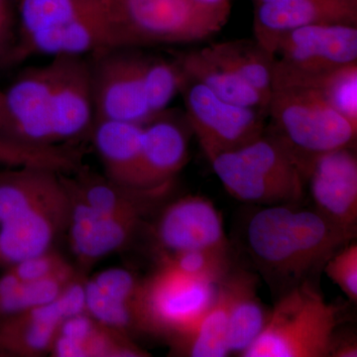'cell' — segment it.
Returning a JSON list of instances; mask_svg holds the SVG:
<instances>
[{
  "label": "cell",
  "mask_w": 357,
  "mask_h": 357,
  "mask_svg": "<svg viewBox=\"0 0 357 357\" xmlns=\"http://www.w3.org/2000/svg\"><path fill=\"white\" fill-rule=\"evenodd\" d=\"M354 238L312 208L283 204L256 206L246 220L244 246L277 300L318 281L326 262Z\"/></svg>",
  "instance_id": "6da1fadb"
},
{
  "label": "cell",
  "mask_w": 357,
  "mask_h": 357,
  "mask_svg": "<svg viewBox=\"0 0 357 357\" xmlns=\"http://www.w3.org/2000/svg\"><path fill=\"white\" fill-rule=\"evenodd\" d=\"M227 192L255 206L299 204L307 196L304 169L280 140L265 130L243 146L210 161Z\"/></svg>",
  "instance_id": "7a4b0ae2"
},
{
  "label": "cell",
  "mask_w": 357,
  "mask_h": 357,
  "mask_svg": "<svg viewBox=\"0 0 357 357\" xmlns=\"http://www.w3.org/2000/svg\"><path fill=\"white\" fill-rule=\"evenodd\" d=\"M342 307L328 303L318 281L279 297L267 325L243 357H330Z\"/></svg>",
  "instance_id": "3957f363"
},
{
  "label": "cell",
  "mask_w": 357,
  "mask_h": 357,
  "mask_svg": "<svg viewBox=\"0 0 357 357\" xmlns=\"http://www.w3.org/2000/svg\"><path fill=\"white\" fill-rule=\"evenodd\" d=\"M267 117L266 131L297 157L304 170L318 155L356 147L357 128L312 89H272Z\"/></svg>",
  "instance_id": "277c9868"
},
{
  "label": "cell",
  "mask_w": 357,
  "mask_h": 357,
  "mask_svg": "<svg viewBox=\"0 0 357 357\" xmlns=\"http://www.w3.org/2000/svg\"><path fill=\"white\" fill-rule=\"evenodd\" d=\"M117 48L204 41L229 20L192 0H105Z\"/></svg>",
  "instance_id": "5b68a950"
},
{
  "label": "cell",
  "mask_w": 357,
  "mask_h": 357,
  "mask_svg": "<svg viewBox=\"0 0 357 357\" xmlns=\"http://www.w3.org/2000/svg\"><path fill=\"white\" fill-rule=\"evenodd\" d=\"M218 285L181 273L168 263L145 283L136 301L138 325L177 340L198 323L217 298Z\"/></svg>",
  "instance_id": "8992f818"
},
{
  "label": "cell",
  "mask_w": 357,
  "mask_h": 357,
  "mask_svg": "<svg viewBox=\"0 0 357 357\" xmlns=\"http://www.w3.org/2000/svg\"><path fill=\"white\" fill-rule=\"evenodd\" d=\"M178 91L188 124L208 161L248 144L266 130V112L225 102L184 73Z\"/></svg>",
  "instance_id": "52a82bcc"
},
{
  "label": "cell",
  "mask_w": 357,
  "mask_h": 357,
  "mask_svg": "<svg viewBox=\"0 0 357 357\" xmlns=\"http://www.w3.org/2000/svg\"><path fill=\"white\" fill-rule=\"evenodd\" d=\"M135 48H107L93 53L96 119L145 124L154 115L148 105L142 77L143 54ZM95 119V121H96Z\"/></svg>",
  "instance_id": "ba28073f"
},
{
  "label": "cell",
  "mask_w": 357,
  "mask_h": 357,
  "mask_svg": "<svg viewBox=\"0 0 357 357\" xmlns=\"http://www.w3.org/2000/svg\"><path fill=\"white\" fill-rule=\"evenodd\" d=\"M354 62L357 26L319 23L282 35L275 47L273 74H319Z\"/></svg>",
  "instance_id": "9c48e42d"
},
{
  "label": "cell",
  "mask_w": 357,
  "mask_h": 357,
  "mask_svg": "<svg viewBox=\"0 0 357 357\" xmlns=\"http://www.w3.org/2000/svg\"><path fill=\"white\" fill-rule=\"evenodd\" d=\"M306 192L312 208L333 225L356 236L357 156L356 148L326 152L305 166Z\"/></svg>",
  "instance_id": "30bf717a"
},
{
  "label": "cell",
  "mask_w": 357,
  "mask_h": 357,
  "mask_svg": "<svg viewBox=\"0 0 357 357\" xmlns=\"http://www.w3.org/2000/svg\"><path fill=\"white\" fill-rule=\"evenodd\" d=\"M51 68V117L56 143L81 137L95 123L93 72L84 56H56Z\"/></svg>",
  "instance_id": "8fae6325"
},
{
  "label": "cell",
  "mask_w": 357,
  "mask_h": 357,
  "mask_svg": "<svg viewBox=\"0 0 357 357\" xmlns=\"http://www.w3.org/2000/svg\"><path fill=\"white\" fill-rule=\"evenodd\" d=\"M155 238L162 260L194 249L231 252L222 215L202 196L183 197L167 206L157 220Z\"/></svg>",
  "instance_id": "7c38bea8"
},
{
  "label": "cell",
  "mask_w": 357,
  "mask_h": 357,
  "mask_svg": "<svg viewBox=\"0 0 357 357\" xmlns=\"http://www.w3.org/2000/svg\"><path fill=\"white\" fill-rule=\"evenodd\" d=\"M66 185L0 223V264L16 263L50 250L60 227L69 222Z\"/></svg>",
  "instance_id": "4fadbf2b"
},
{
  "label": "cell",
  "mask_w": 357,
  "mask_h": 357,
  "mask_svg": "<svg viewBox=\"0 0 357 357\" xmlns=\"http://www.w3.org/2000/svg\"><path fill=\"white\" fill-rule=\"evenodd\" d=\"M255 39L273 54L284 33L319 23L357 26V0H253Z\"/></svg>",
  "instance_id": "5bb4252c"
},
{
  "label": "cell",
  "mask_w": 357,
  "mask_h": 357,
  "mask_svg": "<svg viewBox=\"0 0 357 357\" xmlns=\"http://www.w3.org/2000/svg\"><path fill=\"white\" fill-rule=\"evenodd\" d=\"M16 138L32 147H56L51 117L50 64L26 70L6 91Z\"/></svg>",
  "instance_id": "9a60e30c"
},
{
  "label": "cell",
  "mask_w": 357,
  "mask_h": 357,
  "mask_svg": "<svg viewBox=\"0 0 357 357\" xmlns=\"http://www.w3.org/2000/svg\"><path fill=\"white\" fill-rule=\"evenodd\" d=\"M107 48L117 47L109 11L102 0V6L88 15L22 37L9 59L17 61L33 54L53 57L84 56Z\"/></svg>",
  "instance_id": "2e32d148"
},
{
  "label": "cell",
  "mask_w": 357,
  "mask_h": 357,
  "mask_svg": "<svg viewBox=\"0 0 357 357\" xmlns=\"http://www.w3.org/2000/svg\"><path fill=\"white\" fill-rule=\"evenodd\" d=\"M189 137L185 126L165 110L143 124L140 187L155 189L172 183L185 165Z\"/></svg>",
  "instance_id": "e0dca14e"
},
{
  "label": "cell",
  "mask_w": 357,
  "mask_h": 357,
  "mask_svg": "<svg viewBox=\"0 0 357 357\" xmlns=\"http://www.w3.org/2000/svg\"><path fill=\"white\" fill-rule=\"evenodd\" d=\"M70 211V238L75 253L84 260L102 258L121 248L139 223V215H112L79 199Z\"/></svg>",
  "instance_id": "ac0fdd59"
},
{
  "label": "cell",
  "mask_w": 357,
  "mask_h": 357,
  "mask_svg": "<svg viewBox=\"0 0 357 357\" xmlns=\"http://www.w3.org/2000/svg\"><path fill=\"white\" fill-rule=\"evenodd\" d=\"M229 293V349L241 356L267 325L271 311L258 297V275L232 265L222 280Z\"/></svg>",
  "instance_id": "d6986e66"
},
{
  "label": "cell",
  "mask_w": 357,
  "mask_h": 357,
  "mask_svg": "<svg viewBox=\"0 0 357 357\" xmlns=\"http://www.w3.org/2000/svg\"><path fill=\"white\" fill-rule=\"evenodd\" d=\"M142 124L96 119L91 132L107 178L129 188L141 189Z\"/></svg>",
  "instance_id": "ffe728a7"
},
{
  "label": "cell",
  "mask_w": 357,
  "mask_h": 357,
  "mask_svg": "<svg viewBox=\"0 0 357 357\" xmlns=\"http://www.w3.org/2000/svg\"><path fill=\"white\" fill-rule=\"evenodd\" d=\"M176 62L185 76L204 84L225 102L266 112L269 102L243 79L201 49L178 54Z\"/></svg>",
  "instance_id": "44dd1931"
},
{
  "label": "cell",
  "mask_w": 357,
  "mask_h": 357,
  "mask_svg": "<svg viewBox=\"0 0 357 357\" xmlns=\"http://www.w3.org/2000/svg\"><path fill=\"white\" fill-rule=\"evenodd\" d=\"M204 49L269 102L273 79V54L263 48L255 39L218 42L204 46Z\"/></svg>",
  "instance_id": "7402d4cb"
},
{
  "label": "cell",
  "mask_w": 357,
  "mask_h": 357,
  "mask_svg": "<svg viewBox=\"0 0 357 357\" xmlns=\"http://www.w3.org/2000/svg\"><path fill=\"white\" fill-rule=\"evenodd\" d=\"M272 81V89L300 86L317 91L357 128V62L319 74H274Z\"/></svg>",
  "instance_id": "603a6c76"
},
{
  "label": "cell",
  "mask_w": 357,
  "mask_h": 357,
  "mask_svg": "<svg viewBox=\"0 0 357 357\" xmlns=\"http://www.w3.org/2000/svg\"><path fill=\"white\" fill-rule=\"evenodd\" d=\"M229 293L222 281L218 284L217 298L194 328L176 340L185 356L192 357L229 356Z\"/></svg>",
  "instance_id": "cb8c5ba5"
},
{
  "label": "cell",
  "mask_w": 357,
  "mask_h": 357,
  "mask_svg": "<svg viewBox=\"0 0 357 357\" xmlns=\"http://www.w3.org/2000/svg\"><path fill=\"white\" fill-rule=\"evenodd\" d=\"M68 281V273L22 281L9 270L0 277V321L48 304L60 295L70 283Z\"/></svg>",
  "instance_id": "d4e9b609"
},
{
  "label": "cell",
  "mask_w": 357,
  "mask_h": 357,
  "mask_svg": "<svg viewBox=\"0 0 357 357\" xmlns=\"http://www.w3.org/2000/svg\"><path fill=\"white\" fill-rule=\"evenodd\" d=\"M102 0H20L21 38L93 13Z\"/></svg>",
  "instance_id": "484cf974"
},
{
  "label": "cell",
  "mask_w": 357,
  "mask_h": 357,
  "mask_svg": "<svg viewBox=\"0 0 357 357\" xmlns=\"http://www.w3.org/2000/svg\"><path fill=\"white\" fill-rule=\"evenodd\" d=\"M52 347L60 357L105 356L114 352L109 338L98 332L95 319L84 312L63 321Z\"/></svg>",
  "instance_id": "4316f807"
},
{
  "label": "cell",
  "mask_w": 357,
  "mask_h": 357,
  "mask_svg": "<svg viewBox=\"0 0 357 357\" xmlns=\"http://www.w3.org/2000/svg\"><path fill=\"white\" fill-rule=\"evenodd\" d=\"M145 96L152 114L166 110L180 89L183 73L175 60L142 56Z\"/></svg>",
  "instance_id": "83f0119b"
},
{
  "label": "cell",
  "mask_w": 357,
  "mask_h": 357,
  "mask_svg": "<svg viewBox=\"0 0 357 357\" xmlns=\"http://www.w3.org/2000/svg\"><path fill=\"white\" fill-rule=\"evenodd\" d=\"M232 252L194 249L161 260L176 268L181 273L197 280L218 285L234 264Z\"/></svg>",
  "instance_id": "f1b7e54d"
},
{
  "label": "cell",
  "mask_w": 357,
  "mask_h": 357,
  "mask_svg": "<svg viewBox=\"0 0 357 357\" xmlns=\"http://www.w3.org/2000/svg\"><path fill=\"white\" fill-rule=\"evenodd\" d=\"M324 271L352 304L357 302V244L351 241L326 262Z\"/></svg>",
  "instance_id": "f546056e"
},
{
  "label": "cell",
  "mask_w": 357,
  "mask_h": 357,
  "mask_svg": "<svg viewBox=\"0 0 357 357\" xmlns=\"http://www.w3.org/2000/svg\"><path fill=\"white\" fill-rule=\"evenodd\" d=\"M89 282L110 299L136 307L140 284L128 270L110 268L100 272Z\"/></svg>",
  "instance_id": "4dcf8cb0"
},
{
  "label": "cell",
  "mask_w": 357,
  "mask_h": 357,
  "mask_svg": "<svg viewBox=\"0 0 357 357\" xmlns=\"http://www.w3.org/2000/svg\"><path fill=\"white\" fill-rule=\"evenodd\" d=\"M10 269L22 281L41 280L56 275L68 273L67 270L61 267L58 258L53 257L49 252L22 260L13 265Z\"/></svg>",
  "instance_id": "1f68e13d"
},
{
  "label": "cell",
  "mask_w": 357,
  "mask_h": 357,
  "mask_svg": "<svg viewBox=\"0 0 357 357\" xmlns=\"http://www.w3.org/2000/svg\"><path fill=\"white\" fill-rule=\"evenodd\" d=\"M48 153L42 148L0 141V164L8 167L45 166Z\"/></svg>",
  "instance_id": "d6a6232c"
},
{
  "label": "cell",
  "mask_w": 357,
  "mask_h": 357,
  "mask_svg": "<svg viewBox=\"0 0 357 357\" xmlns=\"http://www.w3.org/2000/svg\"><path fill=\"white\" fill-rule=\"evenodd\" d=\"M13 20L8 0H0V59L9 58L13 52Z\"/></svg>",
  "instance_id": "836d02e7"
},
{
  "label": "cell",
  "mask_w": 357,
  "mask_h": 357,
  "mask_svg": "<svg viewBox=\"0 0 357 357\" xmlns=\"http://www.w3.org/2000/svg\"><path fill=\"white\" fill-rule=\"evenodd\" d=\"M357 342L352 333H335L333 337L331 357H356Z\"/></svg>",
  "instance_id": "e575fe53"
},
{
  "label": "cell",
  "mask_w": 357,
  "mask_h": 357,
  "mask_svg": "<svg viewBox=\"0 0 357 357\" xmlns=\"http://www.w3.org/2000/svg\"><path fill=\"white\" fill-rule=\"evenodd\" d=\"M0 141L22 144L17 140L15 132H14L13 121H11L10 115L7 109L6 93L2 89H0Z\"/></svg>",
  "instance_id": "d590c367"
},
{
  "label": "cell",
  "mask_w": 357,
  "mask_h": 357,
  "mask_svg": "<svg viewBox=\"0 0 357 357\" xmlns=\"http://www.w3.org/2000/svg\"><path fill=\"white\" fill-rule=\"evenodd\" d=\"M197 6L213 13L229 16L231 0H192Z\"/></svg>",
  "instance_id": "8d00e7d4"
},
{
  "label": "cell",
  "mask_w": 357,
  "mask_h": 357,
  "mask_svg": "<svg viewBox=\"0 0 357 357\" xmlns=\"http://www.w3.org/2000/svg\"><path fill=\"white\" fill-rule=\"evenodd\" d=\"M0 354H1V352H0Z\"/></svg>",
  "instance_id": "74e56055"
}]
</instances>
